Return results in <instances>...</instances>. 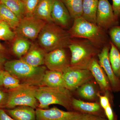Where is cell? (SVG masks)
<instances>
[{
    "mask_svg": "<svg viewBox=\"0 0 120 120\" xmlns=\"http://www.w3.org/2000/svg\"><path fill=\"white\" fill-rule=\"evenodd\" d=\"M68 31L71 38L87 39L101 50L109 44L110 40L105 30L97 24L88 22L82 17L73 20Z\"/></svg>",
    "mask_w": 120,
    "mask_h": 120,
    "instance_id": "cell-1",
    "label": "cell"
},
{
    "mask_svg": "<svg viewBox=\"0 0 120 120\" xmlns=\"http://www.w3.org/2000/svg\"><path fill=\"white\" fill-rule=\"evenodd\" d=\"M4 66L5 71L19 80L21 84L38 87L41 86L46 70L45 67H33L21 58L7 61Z\"/></svg>",
    "mask_w": 120,
    "mask_h": 120,
    "instance_id": "cell-2",
    "label": "cell"
},
{
    "mask_svg": "<svg viewBox=\"0 0 120 120\" xmlns=\"http://www.w3.org/2000/svg\"><path fill=\"white\" fill-rule=\"evenodd\" d=\"M68 48L71 53L70 67L76 69H88L91 61L101 50L83 38H71Z\"/></svg>",
    "mask_w": 120,
    "mask_h": 120,
    "instance_id": "cell-3",
    "label": "cell"
},
{
    "mask_svg": "<svg viewBox=\"0 0 120 120\" xmlns=\"http://www.w3.org/2000/svg\"><path fill=\"white\" fill-rule=\"evenodd\" d=\"M38 39L40 47L47 53L57 49L68 48L71 38L68 31L51 22L46 23Z\"/></svg>",
    "mask_w": 120,
    "mask_h": 120,
    "instance_id": "cell-4",
    "label": "cell"
},
{
    "mask_svg": "<svg viewBox=\"0 0 120 120\" xmlns=\"http://www.w3.org/2000/svg\"><path fill=\"white\" fill-rule=\"evenodd\" d=\"M35 97L38 101V108L49 109V105H57L61 106L69 111H73L72 98L71 91L65 87H52L46 86L38 87Z\"/></svg>",
    "mask_w": 120,
    "mask_h": 120,
    "instance_id": "cell-5",
    "label": "cell"
},
{
    "mask_svg": "<svg viewBox=\"0 0 120 120\" xmlns=\"http://www.w3.org/2000/svg\"><path fill=\"white\" fill-rule=\"evenodd\" d=\"M38 87L22 84L18 88L10 90L5 108L10 109L20 106H27L36 109L39 105L35 97Z\"/></svg>",
    "mask_w": 120,
    "mask_h": 120,
    "instance_id": "cell-6",
    "label": "cell"
},
{
    "mask_svg": "<svg viewBox=\"0 0 120 120\" xmlns=\"http://www.w3.org/2000/svg\"><path fill=\"white\" fill-rule=\"evenodd\" d=\"M46 22L34 16H25L20 20L15 29L16 36L34 40L38 37Z\"/></svg>",
    "mask_w": 120,
    "mask_h": 120,
    "instance_id": "cell-7",
    "label": "cell"
},
{
    "mask_svg": "<svg viewBox=\"0 0 120 120\" xmlns=\"http://www.w3.org/2000/svg\"><path fill=\"white\" fill-rule=\"evenodd\" d=\"M63 75L65 88L70 91L77 89L94 77L88 69H76L70 67L63 72Z\"/></svg>",
    "mask_w": 120,
    "mask_h": 120,
    "instance_id": "cell-8",
    "label": "cell"
},
{
    "mask_svg": "<svg viewBox=\"0 0 120 120\" xmlns=\"http://www.w3.org/2000/svg\"><path fill=\"white\" fill-rule=\"evenodd\" d=\"M118 22L108 0H99L96 17L97 25L106 31L117 26Z\"/></svg>",
    "mask_w": 120,
    "mask_h": 120,
    "instance_id": "cell-9",
    "label": "cell"
},
{
    "mask_svg": "<svg viewBox=\"0 0 120 120\" xmlns=\"http://www.w3.org/2000/svg\"><path fill=\"white\" fill-rule=\"evenodd\" d=\"M65 48H61L46 53L45 64L49 70L64 72L70 67V59Z\"/></svg>",
    "mask_w": 120,
    "mask_h": 120,
    "instance_id": "cell-10",
    "label": "cell"
},
{
    "mask_svg": "<svg viewBox=\"0 0 120 120\" xmlns=\"http://www.w3.org/2000/svg\"><path fill=\"white\" fill-rule=\"evenodd\" d=\"M37 120H80L84 114L76 111H65L56 107L35 109Z\"/></svg>",
    "mask_w": 120,
    "mask_h": 120,
    "instance_id": "cell-11",
    "label": "cell"
},
{
    "mask_svg": "<svg viewBox=\"0 0 120 120\" xmlns=\"http://www.w3.org/2000/svg\"><path fill=\"white\" fill-rule=\"evenodd\" d=\"M110 44L106 45L98 54V62L103 69L109 81L112 90L114 92L120 91V80L114 73L109 58Z\"/></svg>",
    "mask_w": 120,
    "mask_h": 120,
    "instance_id": "cell-12",
    "label": "cell"
},
{
    "mask_svg": "<svg viewBox=\"0 0 120 120\" xmlns=\"http://www.w3.org/2000/svg\"><path fill=\"white\" fill-rule=\"evenodd\" d=\"M51 17L54 23L65 29L69 28L73 20L61 0H52Z\"/></svg>",
    "mask_w": 120,
    "mask_h": 120,
    "instance_id": "cell-13",
    "label": "cell"
},
{
    "mask_svg": "<svg viewBox=\"0 0 120 120\" xmlns=\"http://www.w3.org/2000/svg\"><path fill=\"white\" fill-rule=\"evenodd\" d=\"M72 104L73 111L106 118L104 110L98 102H86L73 98Z\"/></svg>",
    "mask_w": 120,
    "mask_h": 120,
    "instance_id": "cell-14",
    "label": "cell"
},
{
    "mask_svg": "<svg viewBox=\"0 0 120 120\" xmlns=\"http://www.w3.org/2000/svg\"><path fill=\"white\" fill-rule=\"evenodd\" d=\"M102 92L105 93L112 91V87L107 76L96 58L91 61L88 67Z\"/></svg>",
    "mask_w": 120,
    "mask_h": 120,
    "instance_id": "cell-15",
    "label": "cell"
},
{
    "mask_svg": "<svg viewBox=\"0 0 120 120\" xmlns=\"http://www.w3.org/2000/svg\"><path fill=\"white\" fill-rule=\"evenodd\" d=\"M46 53V52L41 47L37 45H31L27 53L21 59L33 67H40L45 64Z\"/></svg>",
    "mask_w": 120,
    "mask_h": 120,
    "instance_id": "cell-16",
    "label": "cell"
},
{
    "mask_svg": "<svg viewBox=\"0 0 120 120\" xmlns=\"http://www.w3.org/2000/svg\"><path fill=\"white\" fill-rule=\"evenodd\" d=\"M14 120H37L35 109L27 106H20L5 110Z\"/></svg>",
    "mask_w": 120,
    "mask_h": 120,
    "instance_id": "cell-17",
    "label": "cell"
},
{
    "mask_svg": "<svg viewBox=\"0 0 120 120\" xmlns=\"http://www.w3.org/2000/svg\"><path fill=\"white\" fill-rule=\"evenodd\" d=\"M41 86L52 87H65L63 72L46 70L43 76Z\"/></svg>",
    "mask_w": 120,
    "mask_h": 120,
    "instance_id": "cell-18",
    "label": "cell"
},
{
    "mask_svg": "<svg viewBox=\"0 0 120 120\" xmlns=\"http://www.w3.org/2000/svg\"><path fill=\"white\" fill-rule=\"evenodd\" d=\"M52 0H39L33 16L46 22H53L51 17Z\"/></svg>",
    "mask_w": 120,
    "mask_h": 120,
    "instance_id": "cell-19",
    "label": "cell"
},
{
    "mask_svg": "<svg viewBox=\"0 0 120 120\" xmlns=\"http://www.w3.org/2000/svg\"><path fill=\"white\" fill-rule=\"evenodd\" d=\"M99 0H82V17L88 22L96 24Z\"/></svg>",
    "mask_w": 120,
    "mask_h": 120,
    "instance_id": "cell-20",
    "label": "cell"
},
{
    "mask_svg": "<svg viewBox=\"0 0 120 120\" xmlns=\"http://www.w3.org/2000/svg\"><path fill=\"white\" fill-rule=\"evenodd\" d=\"M0 20L6 22L11 28H16L20 20L16 15L4 4L0 2Z\"/></svg>",
    "mask_w": 120,
    "mask_h": 120,
    "instance_id": "cell-21",
    "label": "cell"
},
{
    "mask_svg": "<svg viewBox=\"0 0 120 120\" xmlns=\"http://www.w3.org/2000/svg\"><path fill=\"white\" fill-rule=\"evenodd\" d=\"M16 37L12 45V51L15 55L20 59L27 53L31 44L26 39L18 36Z\"/></svg>",
    "mask_w": 120,
    "mask_h": 120,
    "instance_id": "cell-22",
    "label": "cell"
},
{
    "mask_svg": "<svg viewBox=\"0 0 120 120\" xmlns=\"http://www.w3.org/2000/svg\"><path fill=\"white\" fill-rule=\"evenodd\" d=\"M68 9L72 19L82 17V0H61Z\"/></svg>",
    "mask_w": 120,
    "mask_h": 120,
    "instance_id": "cell-23",
    "label": "cell"
},
{
    "mask_svg": "<svg viewBox=\"0 0 120 120\" xmlns=\"http://www.w3.org/2000/svg\"><path fill=\"white\" fill-rule=\"evenodd\" d=\"M109 58L114 73L120 80V52L110 41Z\"/></svg>",
    "mask_w": 120,
    "mask_h": 120,
    "instance_id": "cell-24",
    "label": "cell"
},
{
    "mask_svg": "<svg viewBox=\"0 0 120 120\" xmlns=\"http://www.w3.org/2000/svg\"><path fill=\"white\" fill-rule=\"evenodd\" d=\"M18 17L19 20L25 16L24 5L22 0H0Z\"/></svg>",
    "mask_w": 120,
    "mask_h": 120,
    "instance_id": "cell-25",
    "label": "cell"
},
{
    "mask_svg": "<svg viewBox=\"0 0 120 120\" xmlns=\"http://www.w3.org/2000/svg\"><path fill=\"white\" fill-rule=\"evenodd\" d=\"M77 92L80 97L87 100H93L98 97L94 85L91 81L77 88Z\"/></svg>",
    "mask_w": 120,
    "mask_h": 120,
    "instance_id": "cell-26",
    "label": "cell"
},
{
    "mask_svg": "<svg viewBox=\"0 0 120 120\" xmlns=\"http://www.w3.org/2000/svg\"><path fill=\"white\" fill-rule=\"evenodd\" d=\"M3 86L9 90H14L21 86L19 80L6 71H3Z\"/></svg>",
    "mask_w": 120,
    "mask_h": 120,
    "instance_id": "cell-27",
    "label": "cell"
},
{
    "mask_svg": "<svg viewBox=\"0 0 120 120\" xmlns=\"http://www.w3.org/2000/svg\"><path fill=\"white\" fill-rule=\"evenodd\" d=\"M11 27L5 22L0 20V38L4 41H11L16 37L15 32L11 29Z\"/></svg>",
    "mask_w": 120,
    "mask_h": 120,
    "instance_id": "cell-28",
    "label": "cell"
},
{
    "mask_svg": "<svg viewBox=\"0 0 120 120\" xmlns=\"http://www.w3.org/2000/svg\"><path fill=\"white\" fill-rule=\"evenodd\" d=\"M110 41L120 52V26H114L109 30Z\"/></svg>",
    "mask_w": 120,
    "mask_h": 120,
    "instance_id": "cell-29",
    "label": "cell"
},
{
    "mask_svg": "<svg viewBox=\"0 0 120 120\" xmlns=\"http://www.w3.org/2000/svg\"><path fill=\"white\" fill-rule=\"evenodd\" d=\"M22 1L24 5L25 16H32L39 0H22Z\"/></svg>",
    "mask_w": 120,
    "mask_h": 120,
    "instance_id": "cell-30",
    "label": "cell"
},
{
    "mask_svg": "<svg viewBox=\"0 0 120 120\" xmlns=\"http://www.w3.org/2000/svg\"><path fill=\"white\" fill-rule=\"evenodd\" d=\"M108 92H106L105 94L103 96L101 95L99 93H98V96L99 97L100 100V105L103 110L110 104L109 95L107 94Z\"/></svg>",
    "mask_w": 120,
    "mask_h": 120,
    "instance_id": "cell-31",
    "label": "cell"
},
{
    "mask_svg": "<svg viewBox=\"0 0 120 120\" xmlns=\"http://www.w3.org/2000/svg\"><path fill=\"white\" fill-rule=\"evenodd\" d=\"M106 118L108 120H117V117L113 111L111 104L104 109Z\"/></svg>",
    "mask_w": 120,
    "mask_h": 120,
    "instance_id": "cell-32",
    "label": "cell"
},
{
    "mask_svg": "<svg viewBox=\"0 0 120 120\" xmlns=\"http://www.w3.org/2000/svg\"><path fill=\"white\" fill-rule=\"evenodd\" d=\"M8 97V92L0 90V109L5 108Z\"/></svg>",
    "mask_w": 120,
    "mask_h": 120,
    "instance_id": "cell-33",
    "label": "cell"
},
{
    "mask_svg": "<svg viewBox=\"0 0 120 120\" xmlns=\"http://www.w3.org/2000/svg\"><path fill=\"white\" fill-rule=\"evenodd\" d=\"M112 8L114 13L118 19H120V0H112Z\"/></svg>",
    "mask_w": 120,
    "mask_h": 120,
    "instance_id": "cell-34",
    "label": "cell"
},
{
    "mask_svg": "<svg viewBox=\"0 0 120 120\" xmlns=\"http://www.w3.org/2000/svg\"><path fill=\"white\" fill-rule=\"evenodd\" d=\"M80 120H108L106 118L90 114H84Z\"/></svg>",
    "mask_w": 120,
    "mask_h": 120,
    "instance_id": "cell-35",
    "label": "cell"
},
{
    "mask_svg": "<svg viewBox=\"0 0 120 120\" xmlns=\"http://www.w3.org/2000/svg\"><path fill=\"white\" fill-rule=\"evenodd\" d=\"M0 120H14L5 112V110L0 109Z\"/></svg>",
    "mask_w": 120,
    "mask_h": 120,
    "instance_id": "cell-36",
    "label": "cell"
},
{
    "mask_svg": "<svg viewBox=\"0 0 120 120\" xmlns=\"http://www.w3.org/2000/svg\"><path fill=\"white\" fill-rule=\"evenodd\" d=\"M1 52H0V68L4 65L5 62V58Z\"/></svg>",
    "mask_w": 120,
    "mask_h": 120,
    "instance_id": "cell-37",
    "label": "cell"
},
{
    "mask_svg": "<svg viewBox=\"0 0 120 120\" xmlns=\"http://www.w3.org/2000/svg\"><path fill=\"white\" fill-rule=\"evenodd\" d=\"M3 71H2L1 73H0V86H3L2 81H3Z\"/></svg>",
    "mask_w": 120,
    "mask_h": 120,
    "instance_id": "cell-38",
    "label": "cell"
},
{
    "mask_svg": "<svg viewBox=\"0 0 120 120\" xmlns=\"http://www.w3.org/2000/svg\"><path fill=\"white\" fill-rule=\"evenodd\" d=\"M0 39H1L0 38ZM4 47L1 44L0 42V52H3V51H4Z\"/></svg>",
    "mask_w": 120,
    "mask_h": 120,
    "instance_id": "cell-39",
    "label": "cell"
},
{
    "mask_svg": "<svg viewBox=\"0 0 120 120\" xmlns=\"http://www.w3.org/2000/svg\"><path fill=\"white\" fill-rule=\"evenodd\" d=\"M3 71V70H1V69L0 68V73H1Z\"/></svg>",
    "mask_w": 120,
    "mask_h": 120,
    "instance_id": "cell-40",
    "label": "cell"
}]
</instances>
